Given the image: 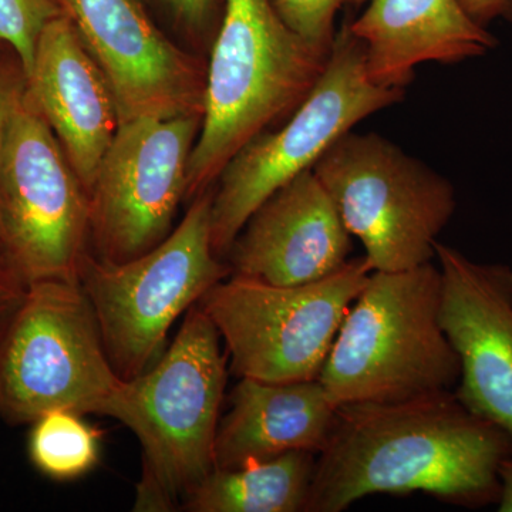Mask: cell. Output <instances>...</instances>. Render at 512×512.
Wrapping results in <instances>:
<instances>
[{
    "label": "cell",
    "mask_w": 512,
    "mask_h": 512,
    "mask_svg": "<svg viewBox=\"0 0 512 512\" xmlns=\"http://www.w3.org/2000/svg\"><path fill=\"white\" fill-rule=\"evenodd\" d=\"M511 457L510 437L454 392L338 407L305 512H342L370 495L413 493L488 507L500 500L501 464Z\"/></svg>",
    "instance_id": "obj_1"
},
{
    "label": "cell",
    "mask_w": 512,
    "mask_h": 512,
    "mask_svg": "<svg viewBox=\"0 0 512 512\" xmlns=\"http://www.w3.org/2000/svg\"><path fill=\"white\" fill-rule=\"evenodd\" d=\"M227 379L220 332L195 303L170 348L121 384L103 416L128 427L143 448L134 511H181L215 470Z\"/></svg>",
    "instance_id": "obj_2"
},
{
    "label": "cell",
    "mask_w": 512,
    "mask_h": 512,
    "mask_svg": "<svg viewBox=\"0 0 512 512\" xmlns=\"http://www.w3.org/2000/svg\"><path fill=\"white\" fill-rule=\"evenodd\" d=\"M329 55L293 32L271 0H225L205 70L201 131L185 200L211 190L242 147L295 113Z\"/></svg>",
    "instance_id": "obj_3"
},
{
    "label": "cell",
    "mask_w": 512,
    "mask_h": 512,
    "mask_svg": "<svg viewBox=\"0 0 512 512\" xmlns=\"http://www.w3.org/2000/svg\"><path fill=\"white\" fill-rule=\"evenodd\" d=\"M440 311L441 272L433 262L372 272L320 372L330 403H400L454 392L460 359Z\"/></svg>",
    "instance_id": "obj_4"
},
{
    "label": "cell",
    "mask_w": 512,
    "mask_h": 512,
    "mask_svg": "<svg viewBox=\"0 0 512 512\" xmlns=\"http://www.w3.org/2000/svg\"><path fill=\"white\" fill-rule=\"evenodd\" d=\"M212 191L197 195L178 227L146 254L120 264L84 255L77 279L124 382L153 366L175 320L232 275L212 247Z\"/></svg>",
    "instance_id": "obj_5"
},
{
    "label": "cell",
    "mask_w": 512,
    "mask_h": 512,
    "mask_svg": "<svg viewBox=\"0 0 512 512\" xmlns=\"http://www.w3.org/2000/svg\"><path fill=\"white\" fill-rule=\"evenodd\" d=\"M406 90L372 82L362 42L345 23L336 33L328 66L284 126L264 131L225 165L212 191L215 254L225 259L256 208L275 191L312 170L319 158L360 121L404 99Z\"/></svg>",
    "instance_id": "obj_6"
},
{
    "label": "cell",
    "mask_w": 512,
    "mask_h": 512,
    "mask_svg": "<svg viewBox=\"0 0 512 512\" xmlns=\"http://www.w3.org/2000/svg\"><path fill=\"white\" fill-rule=\"evenodd\" d=\"M370 271L430 264L457 208L444 175L376 133L343 134L313 165Z\"/></svg>",
    "instance_id": "obj_7"
},
{
    "label": "cell",
    "mask_w": 512,
    "mask_h": 512,
    "mask_svg": "<svg viewBox=\"0 0 512 512\" xmlns=\"http://www.w3.org/2000/svg\"><path fill=\"white\" fill-rule=\"evenodd\" d=\"M123 382L82 286L29 285L0 346V417L18 426L53 410L103 416Z\"/></svg>",
    "instance_id": "obj_8"
},
{
    "label": "cell",
    "mask_w": 512,
    "mask_h": 512,
    "mask_svg": "<svg viewBox=\"0 0 512 512\" xmlns=\"http://www.w3.org/2000/svg\"><path fill=\"white\" fill-rule=\"evenodd\" d=\"M365 256L312 284L276 286L231 275L198 305L220 332L239 379H319L350 306L369 279Z\"/></svg>",
    "instance_id": "obj_9"
},
{
    "label": "cell",
    "mask_w": 512,
    "mask_h": 512,
    "mask_svg": "<svg viewBox=\"0 0 512 512\" xmlns=\"http://www.w3.org/2000/svg\"><path fill=\"white\" fill-rule=\"evenodd\" d=\"M3 255L26 285L79 284L90 198L28 90L10 116L0 160Z\"/></svg>",
    "instance_id": "obj_10"
},
{
    "label": "cell",
    "mask_w": 512,
    "mask_h": 512,
    "mask_svg": "<svg viewBox=\"0 0 512 512\" xmlns=\"http://www.w3.org/2000/svg\"><path fill=\"white\" fill-rule=\"evenodd\" d=\"M202 114L124 121L90 192V238L101 261L146 254L173 231L187 194Z\"/></svg>",
    "instance_id": "obj_11"
},
{
    "label": "cell",
    "mask_w": 512,
    "mask_h": 512,
    "mask_svg": "<svg viewBox=\"0 0 512 512\" xmlns=\"http://www.w3.org/2000/svg\"><path fill=\"white\" fill-rule=\"evenodd\" d=\"M106 76L120 124L202 114L205 70L158 29L143 0H59Z\"/></svg>",
    "instance_id": "obj_12"
},
{
    "label": "cell",
    "mask_w": 512,
    "mask_h": 512,
    "mask_svg": "<svg viewBox=\"0 0 512 512\" xmlns=\"http://www.w3.org/2000/svg\"><path fill=\"white\" fill-rule=\"evenodd\" d=\"M441 325L460 359L454 393L512 440V268L436 242Z\"/></svg>",
    "instance_id": "obj_13"
},
{
    "label": "cell",
    "mask_w": 512,
    "mask_h": 512,
    "mask_svg": "<svg viewBox=\"0 0 512 512\" xmlns=\"http://www.w3.org/2000/svg\"><path fill=\"white\" fill-rule=\"evenodd\" d=\"M349 234L335 202L313 170L256 208L229 248L232 275L276 286L312 284L350 261Z\"/></svg>",
    "instance_id": "obj_14"
},
{
    "label": "cell",
    "mask_w": 512,
    "mask_h": 512,
    "mask_svg": "<svg viewBox=\"0 0 512 512\" xmlns=\"http://www.w3.org/2000/svg\"><path fill=\"white\" fill-rule=\"evenodd\" d=\"M25 83L90 197L120 116L106 76L64 13L40 33Z\"/></svg>",
    "instance_id": "obj_15"
},
{
    "label": "cell",
    "mask_w": 512,
    "mask_h": 512,
    "mask_svg": "<svg viewBox=\"0 0 512 512\" xmlns=\"http://www.w3.org/2000/svg\"><path fill=\"white\" fill-rule=\"evenodd\" d=\"M349 23L362 42L377 86L404 89L419 64H453L487 55L498 40L468 16L458 0H367Z\"/></svg>",
    "instance_id": "obj_16"
},
{
    "label": "cell",
    "mask_w": 512,
    "mask_h": 512,
    "mask_svg": "<svg viewBox=\"0 0 512 512\" xmlns=\"http://www.w3.org/2000/svg\"><path fill=\"white\" fill-rule=\"evenodd\" d=\"M229 403L215 440V468L224 470L293 451L318 456L338 419V407L330 403L319 379L268 383L244 377Z\"/></svg>",
    "instance_id": "obj_17"
},
{
    "label": "cell",
    "mask_w": 512,
    "mask_h": 512,
    "mask_svg": "<svg viewBox=\"0 0 512 512\" xmlns=\"http://www.w3.org/2000/svg\"><path fill=\"white\" fill-rule=\"evenodd\" d=\"M316 457L308 451H293L237 468H215L181 511L305 512Z\"/></svg>",
    "instance_id": "obj_18"
},
{
    "label": "cell",
    "mask_w": 512,
    "mask_h": 512,
    "mask_svg": "<svg viewBox=\"0 0 512 512\" xmlns=\"http://www.w3.org/2000/svg\"><path fill=\"white\" fill-rule=\"evenodd\" d=\"M32 424L30 460L46 477L56 481L76 480L99 463L100 431L87 424L82 414L53 410Z\"/></svg>",
    "instance_id": "obj_19"
},
{
    "label": "cell",
    "mask_w": 512,
    "mask_h": 512,
    "mask_svg": "<svg viewBox=\"0 0 512 512\" xmlns=\"http://www.w3.org/2000/svg\"><path fill=\"white\" fill-rule=\"evenodd\" d=\"M60 15L59 0H0V42L15 50L25 79L32 70L40 33Z\"/></svg>",
    "instance_id": "obj_20"
},
{
    "label": "cell",
    "mask_w": 512,
    "mask_h": 512,
    "mask_svg": "<svg viewBox=\"0 0 512 512\" xmlns=\"http://www.w3.org/2000/svg\"><path fill=\"white\" fill-rule=\"evenodd\" d=\"M367 0H271L286 25L313 46L330 52L335 43L336 16L346 6H359Z\"/></svg>",
    "instance_id": "obj_21"
},
{
    "label": "cell",
    "mask_w": 512,
    "mask_h": 512,
    "mask_svg": "<svg viewBox=\"0 0 512 512\" xmlns=\"http://www.w3.org/2000/svg\"><path fill=\"white\" fill-rule=\"evenodd\" d=\"M160 3L181 28L198 36L210 32L217 16L222 15L220 0H160Z\"/></svg>",
    "instance_id": "obj_22"
},
{
    "label": "cell",
    "mask_w": 512,
    "mask_h": 512,
    "mask_svg": "<svg viewBox=\"0 0 512 512\" xmlns=\"http://www.w3.org/2000/svg\"><path fill=\"white\" fill-rule=\"evenodd\" d=\"M28 289L8 259L0 255V346L25 302Z\"/></svg>",
    "instance_id": "obj_23"
},
{
    "label": "cell",
    "mask_w": 512,
    "mask_h": 512,
    "mask_svg": "<svg viewBox=\"0 0 512 512\" xmlns=\"http://www.w3.org/2000/svg\"><path fill=\"white\" fill-rule=\"evenodd\" d=\"M26 83H20L12 73L0 67V160L5 146L10 116L18 103L20 94L25 90ZM0 255H3V231L0 220Z\"/></svg>",
    "instance_id": "obj_24"
},
{
    "label": "cell",
    "mask_w": 512,
    "mask_h": 512,
    "mask_svg": "<svg viewBox=\"0 0 512 512\" xmlns=\"http://www.w3.org/2000/svg\"><path fill=\"white\" fill-rule=\"evenodd\" d=\"M471 19L487 28L494 20L503 19L512 25V0H458Z\"/></svg>",
    "instance_id": "obj_25"
},
{
    "label": "cell",
    "mask_w": 512,
    "mask_h": 512,
    "mask_svg": "<svg viewBox=\"0 0 512 512\" xmlns=\"http://www.w3.org/2000/svg\"><path fill=\"white\" fill-rule=\"evenodd\" d=\"M500 500L498 511L512 512V457L507 458L500 468Z\"/></svg>",
    "instance_id": "obj_26"
}]
</instances>
